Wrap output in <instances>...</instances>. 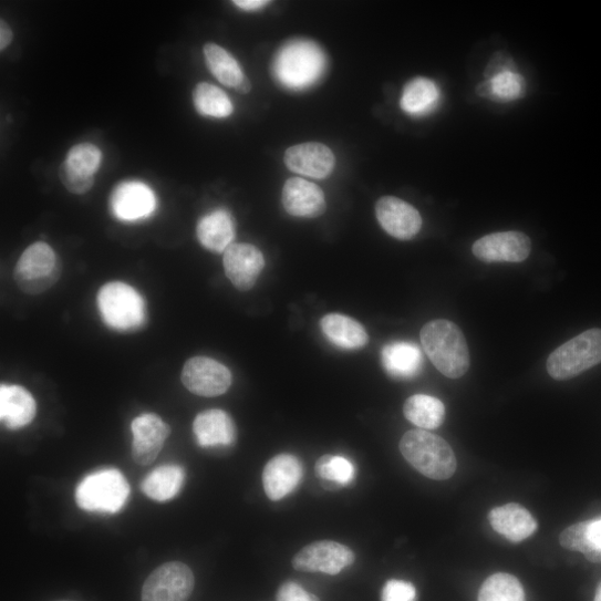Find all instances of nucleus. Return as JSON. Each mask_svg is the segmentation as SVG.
Segmentation results:
<instances>
[{
  "mask_svg": "<svg viewBox=\"0 0 601 601\" xmlns=\"http://www.w3.org/2000/svg\"><path fill=\"white\" fill-rule=\"evenodd\" d=\"M328 66L323 50L310 40H292L276 54L271 72L274 80L290 91H303L315 85Z\"/></svg>",
  "mask_w": 601,
  "mask_h": 601,
  "instance_id": "1",
  "label": "nucleus"
},
{
  "mask_svg": "<svg viewBox=\"0 0 601 601\" xmlns=\"http://www.w3.org/2000/svg\"><path fill=\"white\" fill-rule=\"evenodd\" d=\"M424 349L434 365L447 377L459 379L470 367V352L460 328L439 319L427 323L421 333Z\"/></svg>",
  "mask_w": 601,
  "mask_h": 601,
  "instance_id": "2",
  "label": "nucleus"
},
{
  "mask_svg": "<svg viewBox=\"0 0 601 601\" xmlns=\"http://www.w3.org/2000/svg\"><path fill=\"white\" fill-rule=\"evenodd\" d=\"M398 448L404 458L429 479L447 480L457 470V459L450 445L426 431L408 432Z\"/></svg>",
  "mask_w": 601,
  "mask_h": 601,
  "instance_id": "3",
  "label": "nucleus"
},
{
  "mask_svg": "<svg viewBox=\"0 0 601 601\" xmlns=\"http://www.w3.org/2000/svg\"><path fill=\"white\" fill-rule=\"evenodd\" d=\"M96 303L103 323L115 332H137L147 322L145 299L125 282L104 284L97 293Z\"/></svg>",
  "mask_w": 601,
  "mask_h": 601,
  "instance_id": "4",
  "label": "nucleus"
},
{
  "mask_svg": "<svg viewBox=\"0 0 601 601\" xmlns=\"http://www.w3.org/2000/svg\"><path fill=\"white\" fill-rule=\"evenodd\" d=\"M129 494V485L121 472L104 469L82 480L76 488L75 500L85 511L116 514L123 509Z\"/></svg>",
  "mask_w": 601,
  "mask_h": 601,
  "instance_id": "5",
  "label": "nucleus"
},
{
  "mask_svg": "<svg viewBox=\"0 0 601 601\" xmlns=\"http://www.w3.org/2000/svg\"><path fill=\"white\" fill-rule=\"evenodd\" d=\"M601 363V330L590 329L556 349L547 360L549 375L572 379Z\"/></svg>",
  "mask_w": 601,
  "mask_h": 601,
  "instance_id": "6",
  "label": "nucleus"
},
{
  "mask_svg": "<svg viewBox=\"0 0 601 601\" xmlns=\"http://www.w3.org/2000/svg\"><path fill=\"white\" fill-rule=\"evenodd\" d=\"M61 273L62 265L53 248L45 242H37L21 256L14 279L24 293L39 296L52 289Z\"/></svg>",
  "mask_w": 601,
  "mask_h": 601,
  "instance_id": "7",
  "label": "nucleus"
},
{
  "mask_svg": "<svg viewBox=\"0 0 601 601\" xmlns=\"http://www.w3.org/2000/svg\"><path fill=\"white\" fill-rule=\"evenodd\" d=\"M158 208L152 187L137 179L117 184L110 197L111 215L123 224H139L151 219Z\"/></svg>",
  "mask_w": 601,
  "mask_h": 601,
  "instance_id": "8",
  "label": "nucleus"
},
{
  "mask_svg": "<svg viewBox=\"0 0 601 601\" xmlns=\"http://www.w3.org/2000/svg\"><path fill=\"white\" fill-rule=\"evenodd\" d=\"M194 589V574L188 566L172 561L155 569L146 579L142 601H187Z\"/></svg>",
  "mask_w": 601,
  "mask_h": 601,
  "instance_id": "9",
  "label": "nucleus"
},
{
  "mask_svg": "<svg viewBox=\"0 0 601 601\" xmlns=\"http://www.w3.org/2000/svg\"><path fill=\"white\" fill-rule=\"evenodd\" d=\"M184 386L198 396L215 397L229 391L232 373L221 362L208 356H194L182 370Z\"/></svg>",
  "mask_w": 601,
  "mask_h": 601,
  "instance_id": "10",
  "label": "nucleus"
},
{
  "mask_svg": "<svg viewBox=\"0 0 601 601\" xmlns=\"http://www.w3.org/2000/svg\"><path fill=\"white\" fill-rule=\"evenodd\" d=\"M355 560L346 546L331 540L315 541L301 549L292 560L294 569L304 572L339 574Z\"/></svg>",
  "mask_w": 601,
  "mask_h": 601,
  "instance_id": "11",
  "label": "nucleus"
},
{
  "mask_svg": "<svg viewBox=\"0 0 601 601\" xmlns=\"http://www.w3.org/2000/svg\"><path fill=\"white\" fill-rule=\"evenodd\" d=\"M375 216L382 229L400 241L413 240L423 228L419 211L394 196H384L377 200Z\"/></svg>",
  "mask_w": 601,
  "mask_h": 601,
  "instance_id": "12",
  "label": "nucleus"
},
{
  "mask_svg": "<svg viewBox=\"0 0 601 601\" xmlns=\"http://www.w3.org/2000/svg\"><path fill=\"white\" fill-rule=\"evenodd\" d=\"M531 241L525 234L509 231L486 236L473 247L474 256L486 263H519L528 259Z\"/></svg>",
  "mask_w": 601,
  "mask_h": 601,
  "instance_id": "13",
  "label": "nucleus"
},
{
  "mask_svg": "<svg viewBox=\"0 0 601 601\" xmlns=\"http://www.w3.org/2000/svg\"><path fill=\"white\" fill-rule=\"evenodd\" d=\"M131 429L133 459L142 466L151 465L170 435L169 426L157 415L144 414L133 421Z\"/></svg>",
  "mask_w": 601,
  "mask_h": 601,
  "instance_id": "14",
  "label": "nucleus"
},
{
  "mask_svg": "<svg viewBox=\"0 0 601 601\" xmlns=\"http://www.w3.org/2000/svg\"><path fill=\"white\" fill-rule=\"evenodd\" d=\"M226 274L240 291L251 290L261 276L266 260L262 252L248 243L232 245L224 258Z\"/></svg>",
  "mask_w": 601,
  "mask_h": 601,
  "instance_id": "15",
  "label": "nucleus"
},
{
  "mask_svg": "<svg viewBox=\"0 0 601 601\" xmlns=\"http://www.w3.org/2000/svg\"><path fill=\"white\" fill-rule=\"evenodd\" d=\"M282 205L296 218L313 219L327 210L323 190L317 184L300 177L289 178L282 190Z\"/></svg>",
  "mask_w": 601,
  "mask_h": 601,
  "instance_id": "16",
  "label": "nucleus"
},
{
  "mask_svg": "<svg viewBox=\"0 0 601 601\" xmlns=\"http://www.w3.org/2000/svg\"><path fill=\"white\" fill-rule=\"evenodd\" d=\"M284 163L297 174L322 179L333 172L335 156L327 145L310 142L288 148Z\"/></svg>",
  "mask_w": 601,
  "mask_h": 601,
  "instance_id": "17",
  "label": "nucleus"
},
{
  "mask_svg": "<svg viewBox=\"0 0 601 601\" xmlns=\"http://www.w3.org/2000/svg\"><path fill=\"white\" fill-rule=\"evenodd\" d=\"M303 466L293 455L281 454L272 458L263 470L262 481L268 498L280 501L301 484Z\"/></svg>",
  "mask_w": 601,
  "mask_h": 601,
  "instance_id": "18",
  "label": "nucleus"
},
{
  "mask_svg": "<svg viewBox=\"0 0 601 601\" xmlns=\"http://www.w3.org/2000/svg\"><path fill=\"white\" fill-rule=\"evenodd\" d=\"M193 433L197 445L205 449L228 448L237 442V427L231 416L210 410L196 416Z\"/></svg>",
  "mask_w": 601,
  "mask_h": 601,
  "instance_id": "19",
  "label": "nucleus"
},
{
  "mask_svg": "<svg viewBox=\"0 0 601 601\" xmlns=\"http://www.w3.org/2000/svg\"><path fill=\"white\" fill-rule=\"evenodd\" d=\"M37 413V401L28 388L4 383L0 386V421L7 428H25L35 419Z\"/></svg>",
  "mask_w": 601,
  "mask_h": 601,
  "instance_id": "20",
  "label": "nucleus"
},
{
  "mask_svg": "<svg viewBox=\"0 0 601 601\" xmlns=\"http://www.w3.org/2000/svg\"><path fill=\"white\" fill-rule=\"evenodd\" d=\"M200 246L215 252H226L236 238V222L231 214L217 209L200 218L196 227Z\"/></svg>",
  "mask_w": 601,
  "mask_h": 601,
  "instance_id": "21",
  "label": "nucleus"
},
{
  "mask_svg": "<svg viewBox=\"0 0 601 601\" xmlns=\"http://www.w3.org/2000/svg\"><path fill=\"white\" fill-rule=\"evenodd\" d=\"M381 362L391 377L410 380L422 372L424 356L422 350L415 343L396 341L386 344L382 349Z\"/></svg>",
  "mask_w": 601,
  "mask_h": 601,
  "instance_id": "22",
  "label": "nucleus"
},
{
  "mask_svg": "<svg viewBox=\"0 0 601 601\" xmlns=\"http://www.w3.org/2000/svg\"><path fill=\"white\" fill-rule=\"evenodd\" d=\"M489 521L496 532L512 542L531 537L538 528L533 516L518 504L494 508L489 514Z\"/></svg>",
  "mask_w": 601,
  "mask_h": 601,
  "instance_id": "23",
  "label": "nucleus"
},
{
  "mask_svg": "<svg viewBox=\"0 0 601 601\" xmlns=\"http://www.w3.org/2000/svg\"><path fill=\"white\" fill-rule=\"evenodd\" d=\"M320 325L325 339L340 349L360 350L369 342L364 327L348 315L327 314Z\"/></svg>",
  "mask_w": 601,
  "mask_h": 601,
  "instance_id": "24",
  "label": "nucleus"
},
{
  "mask_svg": "<svg viewBox=\"0 0 601 601\" xmlns=\"http://www.w3.org/2000/svg\"><path fill=\"white\" fill-rule=\"evenodd\" d=\"M441 99V90L434 81L417 77L405 86L400 106L408 115L422 117L433 113L439 105Z\"/></svg>",
  "mask_w": 601,
  "mask_h": 601,
  "instance_id": "25",
  "label": "nucleus"
},
{
  "mask_svg": "<svg viewBox=\"0 0 601 601\" xmlns=\"http://www.w3.org/2000/svg\"><path fill=\"white\" fill-rule=\"evenodd\" d=\"M408 422L423 431L438 429L446 419L445 405L438 397L427 394L411 396L404 406Z\"/></svg>",
  "mask_w": 601,
  "mask_h": 601,
  "instance_id": "26",
  "label": "nucleus"
},
{
  "mask_svg": "<svg viewBox=\"0 0 601 601\" xmlns=\"http://www.w3.org/2000/svg\"><path fill=\"white\" fill-rule=\"evenodd\" d=\"M185 481L184 469L167 465L153 470L143 481L142 491L151 499L163 502L173 499Z\"/></svg>",
  "mask_w": 601,
  "mask_h": 601,
  "instance_id": "27",
  "label": "nucleus"
},
{
  "mask_svg": "<svg viewBox=\"0 0 601 601\" xmlns=\"http://www.w3.org/2000/svg\"><path fill=\"white\" fill-rule=\"evenodd\" d=\"M204 52L209 71L221 84L236 90L247 79L237 59L224 48L209 43Z\"/></svg>",
  "mask_w": 601,
  "mask_h": 601,
  "instance_id": "28",
  "label": "nucleus"
},
{
  "mask_svg": "<svg viewBox=\"0 0 601 601\" xmlns=\"http://www.w3.org/2000/svg\"><path fill=\"white\" fill-rule=\"evenodd\" d=\"M194 107L199 115L227 118L235 107L230 97L219 87L209 83H199L193 92Z\"/></svg>",
  "mask_w": 601,
  "mask_h": 601,
  "instance_id": "29",
  "label": "nucleus"
},
{
  "mask_svg": "<svg viewBox=\"0 0 601 601\" xmlns=\"http://www.w3.org/2000/svg\"><path fill=\"white\" fill-rule=\"evenodd\" d=\"M476 92L480 97L493 102H512L525 96L526 81L517 73H505L480 83Z\"/></svg>",
  "mask_w": 601,
  "mask_h": 601,
  "instance_id": "30",
  "label": "nucleus"
},
{
  "mask_svg": "<svg viewBox=\"0 0 601 601\" xmlns=\"http://www.w3.org/2000/svg\"><path fill=\"white\" fill-rule=\"evenodd\" d=\"M478 601H526L525 590L515 576L498 572L484 582Z\"/></svg>",
  "mask_w": 601,
  "mask_h": 601,
  "instance_id": "31",
  "label": "nucleus"
},
{
  "mask_svg": "<svg viewBox=\"0 0 601 601\" xmlns=\"http://www.w3.org/2000/svg\"><path fill=\"white\" fill-rule=\"evenodd\" d=\"M352 462L342 456L324 455L315 464L317 476L342 487L351 485L355 478Z\"/></svg>",
  "mask_w": 601,
  "mask_h": 601,
  "instance_id": "32",
  "label": "nucleus"
},
{
  "mask_svg": "<svg viewBox=\"0 0 601 601\" xmlns=\"http://www.w3.org/2000/svg\"><path fill=\"white\" fill-rule=\"evenodd\" d=\"M102 158V152L96 145L81 143L69 151L64 163L77 173L95 176L101 167Z\"/></svg>",
  "mask_w": 601,
  "mask_h": 601,
  "instance_id": "33",
  "label": "nucleus"
},
{
  "mask_svg": "<svg viewBox=\"0 0 601 601\" xmlns=\"http://www.w3.org/2000/svg\"><path fill=\"white\" fill-rule=\"evenodd\" d=\"M589 526L590 521H583L566 528L561 532L559 541L564 549L582 552L591 561L594 548L589 540Z\"/></svg>",
  "mask_w": 601,
  "mask_h": 601,
  "instance_id": "34",
  "label": "nucleus"
},
{
  "mask_svg": "<svg viewBox=\"0 0 601 601\" xmlns=\"http://www.w3.org/2000/svg\"><path fill=\"white\" fill-rule=\"evenodd\" d=\"M381 601H417V589L410 581L390 579L383 586Z\"/></svg>",
  "mask_w": 601,
  "mask_h": 601,
  "instance_id": "35",
  "label": "nucleus"
},
{
  "mask_svg": "<svg viewBox=\"0 0 601 601\" xmlns=\"http://www.w3.org/2000/svg\"><path fill=\"white\" fill-rule=\"evenodd\" d=\"M60 178L65 188L76 195L86 194L95 184V176H89L71 169L65 163L60 167Z\"/></svg>",
  "mask_w": 601,
  "mask_h": 601,
  "instance_id": "36",
  "label": "nucleus"
},
{
  "mask_svg": "<svg viewBox=\"0 0 601 601\" xmlns=\"http://www.w3.org/2000/svg\"><path fill=\"white\" fill-rule=\"evenodd\" d=\"M517 66L512 58L505 53L498 52L494 54L485 70L486 80H493L505 73H516Z\"/></svg>",
  "mask_w": 601,
  "mask_h": 601,
  "instance_id": "37",
  "label": "nucleus"
},
{
  "mask_svg": "<svg viewBox=\"0 0 601 601\" xmlns=\"http://www.w3.org/2000/svg\"><path fill=\"white\" fill-rule=\"evenodd\" d=\"M277 601H320V599L299 583L288 581L280 587Z\"/></svg>",
  "mask_w": 601,
  "mask_h": 601,
  "instance_id": "38",
  "label": "nucleus"
},
{
  "mask_svg": "<svg viewBox=\"0 0 601 601\" xmlns=\"http://www.w3.org/2000/svg\"><path fill=\"white\" fill-rule=\"evenodd\" d=\"M589 540L594 548L591 562H601V519L590 521Z\"/></svg>",
  "mask_w": 601,
  "mask_h": 601,
  "instance_id": "39",
  "label": "nucleus"
},
{
  "mask_svg": "<svg viewBox=\"0 0 601 601\" xmlns=\"http://www.w3.org/2000/svg\"><path fill=\"white\" fill-rule=\"evenodd\" d=\"M234 4L243 11L255 12L268 7L270 2L267 0H237Z\"/></svg>",
  "mask_w": 601,
  "mask_h": 601,
  "instance_id": "40",
  "label": "nucleus"
},
{
  "mask_svg": "<svg viewBox=\"0 0 601 601\" xmlns=\"http://www.w3.org/2000/svg\"><path fill=\"white\" fill-rule=\"evenodd\" d=\"M13 38L10 25L6 21L0 22V51L4 52L12 44Z\"/></svg>",
  "mask_w": 601,
  "mask_h": 601,
  "instance_id": "41",
  "label": "nucleus"
},
{
  "mask_svg": "<svg viewBox=\"0 0 601 601\" xmlns=\"http://www.w3.org/2000/svg\"><path fill=\"white\" fill-rule=\"evenodd\" d=\"M251 90L252 84L248 77L236 89L240 94H249Z\"/></svg>",
  "mask_w": 601,
  "mask_h": 601,
  "instance_id": "42",
  "label": "nucleus"
},
{
  "mask_svg": "<svg viewBox=\"0 0 601 601\" xmlns=\"http://www.w3.org/2000/svg\"><path fill=\"white\" fill-rule=\"evenodd\" d=\"M594 601H601V582L599 583L595 594H594Z\"/></svg>",
  "mask_w": 601,
  "mask_h": 601,
  "instance_id": "43",
  "label": "nucleus"
}]
</instances>
